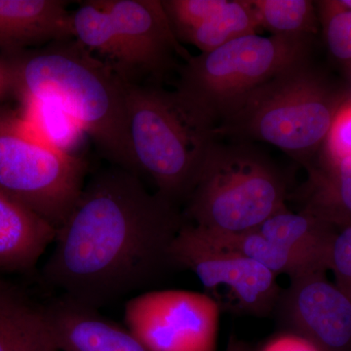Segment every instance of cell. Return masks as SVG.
<instances>
[{
    "mask_svg": "<svg viewBox=\"0 0 351 351\" xmlns=\"http://www.w3.org/2000/svg\"><path fill=\"white\" fill-rule=\"evenodd\" d=\"M186 219L179 206L112 166L94 175L56 232L46 285L94 308L156 282L173 269L170 247Z\"/></svg>",
    "mask_w": 351,
    "mask_h": 351,
    "instance_id": "cell-1",
    "label": "cell"
},
{
    "mask_svg": "<svg viewBox=\"0 0 351 351\" xmlns=\"http://www.w3.org/2000/svg\"><path fill=\"white\" fill-rule=\"evenodd\" d=\"M0 82L29 107L54 108L68 115L108 162L137 175L125 82L77 40L2 54Z\"/></svg>",
    "mask_w": 351,
    "mask_h": 351,
    "instance_id": "cell-2",
    "label": "cell"
},
{
    "mask_svg": "<svg viewBox=\"0 0 351 351\" xmlns=\"http://www.w3.org/2000/svg\"><path fill=\"white\" fill-rule=\"evenodd\" d=\"M125 91L137 175L151 178L157 193L179 205L219 140L216 121L175 90L125 82Z\"/></svg>",
    "mask_w": 351,
    "mask_h": 351,
    "instance_id": "cell-3",
    "label": "cell"
},
{
    "mask_svg": "<svg viewBox=\"0 0 351 351\" xmlns=\"http://www.w3.org/2000/svg\"><path fill=\"white\" fill-rule=\"evenodd\" d=\"M288 184L280 170L250 143L210 149L182 212L208 232L233 234L258 230L286 209Z\"/></svg>",
    "mask_w": 351,
    "mask_h": 351,
    "instance_id": "cell-4",
    "label": "cell"
},
{
    "mask_svg": "<svg viewBox=\"0 0 351 351\" xmlns=\"http://www.w3.org/2000/svg\"><path fill=\"white\" fill-rule=\"evenodd\" d=\"M334 113L306 60L263 83L219 120L218 138L263 142L301 161L331 131Z\"/></svg>",
    "mask_w": 351,
    "mask_h": 351,
    "instance_id": "cell-5",
    "label": "cell"
},
{
    "mask_svg": "<svg viewBox=\"0 0 351 351\" xmlns=\"http://www.w3.org/2000/svg\"><path fill=\"white\" fill-rule=\"evenodd\" d=\"M306 53V36L249 34L184 61L175 91L218 124L247 94L304 61Z\"/></svg>",
    "mask_w": 351,
    "mask_h": 351,
    "instance_id": "cell-6",
    "label": "cell"
},
{
    "mask_svg": "<svg viewBox=\"0 0 351 351\" xmlns=\"http://www.w3.org/2000/svg\"><path fill=\"white\" fill-rule=\"evenodd\" d=\"M87 164L0 114V189L55 230L66 223L84 188Z\"/></svg>",
    "mask_w": 351,
    "mask_h": 351,
    "instance_id": "cell-7",
    "label": "cell"
},
{
    "mask_svg": "<svg viewBox=\"0 0 351 351\" xmlns=\"http://www.w3.org/2000/svg\"><path fill=\"white\" fill-rule=\"evenodd\" d=\"M170 258L175 269L195 274L221 313L265 317L274 313L282 292L274 272L218 246L188 221L173 240Z\"/></svg>",
    "mask_w": 351,
    "mask_h": 351,
    "instance_id": "cell-8",
    "label": "cell"
},
{
    "mask_svg": "<svg viewBox=\"0 0 351 351\" xmlns=\"http://www.w3.org/2000/svg\"><path fill=\"white\" fill-rule=\"evenodd\" d=\"M219 313L205 293L149 291L127 302L124 320L149 351H216Z\"/></svg>",
    "mask_w": 351,
    "mask_h": 351,
    "instance_id": "cell-9",
    "label": "cell"
},
{
    "mask_svg": "<svg viewBox=\"0 0 351 351\" xmlns=\"http://www.w3.org/2000/svg\"><path fill=\"white\" fill-rule=\"evenodd\" d=\"M110 15L120 45L117 75L124 82L162 78L191 57L176 38L160 0H95Z\"/></svg>",
    "mask_w": 351,
    "mask_h": 351,
    "instance_id": "cell-10",
    "label": "cell"
},
{
    "mask_svg": "<svg viewBox=\"0 0 351 351\" xmlns=\"http://www.w3.org/2000/svg\"><path fill=\"white\" fill-rule=\"evenodd\" d=\"M274 313L290 334L318 351H351V300L328 280L326 271L290 279Z\"/></svg>",
    "mask_w": 351,
    "mask_h": 351,
    "instance_id": "cell-11",
    "label": "cell"
},
{
    "mask_svg": "<svg viewBox=\"0 0 351 351\" xmlns=\"http://www.w3.org/2000/svg\"><path fill=\"white\" fill-rule=\"evenodd\" d=\"M45 311L58 351H149L126 327L69 295L46 302Z\"/></svg>",
    "mask_w": 351,
    "mask_h": 351,
    "instance_id": "cell-12",
    "label": "cell"
},
{
    "mask_svg": "<svg viewBox=\"0 0 351 351\" xmlns=\"http://www.w3.org/2000/svg\"><path fill=\"white\" fill-rule=\"evenodd\" d=\"M66 3L61 0H0L2 54L75 38L73 14Z\"/></svg>",
    "mask_w": 351,
    "mask_h": 351,
    "instance_id": "cell-13",
    "label": "cell"
},
{
    "mask_svg": "<svg viewBox=\"0 0 351 351\" xmlns=\"http://www.w3.org/2000/svg\"><path fill=\"white\" fill-rule=\"evenodd\" d=\"M55 239L47 221L0 189V274L31 271Z\"/></svg>",
    "mask_w": 351,
    "mask_h": 351,
    "instance_id": "cell-14",
    "label": "cell"
},
{
    "mask_svg": "<svg viewBox=\"0 0 351 351\" xmlns=\"http://www.w3.org/2000/svg\"><path fill=\"white\" fill-rule=\"evenodd\" d=\"M0 351H58L45 302L0 274Z\"/></svg>",
    "mask_w": 351,
    "mask_h": 351,
    "instance_id": "cell-15",
    "label": "cell"
},
{
    "mask_svg": "<svg viewBox=\"0 0 351 351\" xmlns=\"http://www.w3.org/2000/svg\"><path fill=\"white\" fill-rule=\"evenodd\" d=\"M258 232L301 258L313 270H329L330 254L338 230L317 217L288 208L267 219Z\"/></svg>",
    "mask_w": 351,
    "mask_h": 351,
    "instance_id": "cell-16",
    "label": "cell"
},
{
    "mask_svg": "<svg viewBox=\"0 0 351 351\" xmlns=\"http://www.w3.org/2000/svg\"><path fill=\"white\" fill-rule=\"evenodd\" d=\"M258 29L260 24L251 0H223L218 9L182 34L179 41L207 53L233 39L257 34Z\"/></svg>",
    "mask_w": 351,
    "mask_h": 351,
    "instance_id": "cell-17",
    "label": "cell"
},
{
    "mask_svg": "<svg viewBox=\"0 0 351 351\" xmlns=\"http://www.w3.org/2000/svg\"><path fill=\"white\" fill-rule=\"evenodd\" d=\"M200 230L215 244L261 263L276 276L285 274L289 279H293L307 272L318 271L311 269L301 258L263 237L258 230L233 234H216L202 228Z\"/></svg>",
    "mask_w": 351,
    "mask_h": 351,
    "instance_id": "cell-18",
    "label": "cell"
},
{
    "mask_svg": "<svg viewBox=\"0 0 351 351\" xmlns=\"http://www.w3.org/2000/svg\"><path fill=\"white\" fill-rule=\"evenodd\" d=\"M338 166L331 181L319 189L302 191V211L317 217L330 225L345 228L351 226V156L336 159Z\"/></svg>",
    "mask_w": 351,
    "mask_h": 351,
    "instance_id": "cell-19",
    "label": "cell"
},
{
    "mask_svg": "<svg viewBox=\"0 0 351 351\" xmlns=\"http://www.w3.org/2000/svg\"><path fill=\"white\" fill-rule=\"evenodd\" d=\"M260 27L271 36H306L313 25V5L307 0H251Z\"/></svg>",
    "mask_w": 351,
    "mask_h": 351,
    "instance_id": "cell-20",
    "label": "cell"
},
{
    "mask_svg": "<svg viewBox=\"0 0 351 351\" xmlns=\"http://www.w3.org/2000/svg\"><path fill=\"white\" fill-rule=\"evenodd\" d=\"M329 270L335 284L351 300V226L339 230L332 242Z\"/></svg>",
    "mask_w": 351,
    "mask_h": 351,
    "instance_id": "cell-21",
    "label": "cell"
},
{
    "mask_svg": "<svg viewBox=\"0 0 351 351\" xmlns=\"http://www.w3.org/2000/svg\"><path fill=\"white\" fill-rule=\"evenodd\" d=\"M330 50L339 59H351V11L335 13L327 25Z\"/></svg>",
    "mask_w": 351,
    "mask_h": 351,
    "instance_id": "cell-22",
    "label": "cell"
},
{
    "mask_svg": "<svg viewBox=\"0 0 351 351\" xmlns=\"http://www.w3.org/2000/svg\"><path fill=\"white\" fill-rule=\"evenodd\" d=\"M329 134L330 149L335 159L351 156V108L338 114Z\"/></svg>",
    "mask_w": 351,
    "mask_h": 351,
    "instance_id": "cell-23",
    "label": "cell"
},
{
    "mask_svg": "<svg viewBox=\"0 0 351 351\" xmlns=\"http://www.w3.org/2000/svg\"><path fill=\"white\" fill-rule=\"evenodd\" d=\"M263 351H318L304 339L289 334L270 343Z\"/></svg>",
    "mask_w": 351,
    "mask_h": 351,
    "instance_id": "cell-24",
    "label": "cell"
},
{
    "mask_svg": "<svg viewBox=\"0 0 351 351\" xmlns=\"http://www.w3.org/2000/svg\"><path fill=\"white\" fill-rule=\"evenodd\" d=\"M341 5L343 7H346V8L350 9L351 11V0H343V1L339 2Z\"/></svg>",
    "mask_w": 351,
    "mask_h": 351,
    "instance_id": "cell-25",
    "label": "cell"
}]
</instances>
